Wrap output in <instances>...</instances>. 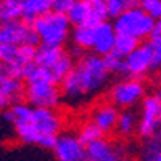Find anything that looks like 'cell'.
<instances>
[{
    "label": "cell",
    "mask_w": 161,
    "mask_h": 161,
    "mask_svg": "<svg viewBox=\"0 0 161 161\" xmlns=\"http://www.w3.org/2000/svg\"><path fill=\"white\" fill-rule=\"evenodd\" d=\"M110 77L111 71L106 66L105 57L93 52L84 53L76 60L74 68L60 82L63 100L71 106L84 103L108 86Z\"/></svg>",
    "instance_id": "cell-1"
},
{
    "label": "cell",
    "mask_w": 161,
    "mask_h": 161,
    "mask_svg": "<svg viewBox=\"0 0 161 161\" xmlns=\"http://www.w3.org/2000/svg\"><path fill=\"white\" fill-rule=\"evenodd\" d=\"M64 119L57 108L34 106L31 119L26 124L15 127L16 139L24 145H36L40 148H52L58 134L63 130Z\"/></svg>",
    "instance_id": "cell-2"
},
{
    "label": "cell",
    "mask_w": 161,
    "mask_h": 161,
    "mask_svg": "<svg viewBox=\"0 0 161 161\" xmlns=\"http://www.w3.org/2000/svg\"><path fill=\"white\" fill-rule=\"evenodd\" d=\"M36 32L39 34L40 44L63 47L68 39H71V21L66 13L50 10L44 15L37 16L32 21Z\"/></svg>",
    "instance_id": "cell-3"
},
{
    "label": "cell",
    "mask_w": 161,
    "mask_h": 161,
    "mask_svg": "<svg viewBox=\"0 0 161 161\" xmlns=\"http://www.w3.org/2000/svg\"><path fill=\"white\" fill-rule=\"evenodd\" d=\"M113 24L118 34H126L137 39L139 42H143L155 34L156 19L150 16L140 5H134L121 11L114 18Z\"/></svg>",
    "instance_id": "cell-4"
},
{
    "label": "cell",
    "mask_w": 161,
    "mask_h": 161,
    "mask_svg": "<svg viewBox=\"0 0 161 161\" xmlns=\"http://www.w3.org/2000/svg\"><path fill=\"white\" fill-rule=\"evenodd\" d=\"M147 95V86L140 77L124 76L116 80L108 89V100L114 103L119 110L136 108Z\"/></svg>",
    "instance_id": "cell-5"
},
{
    "label": "cell",
    "mask_w": 161,
    "mask_h": 161,
    "mask_svg": "<svg viewBox=\"0 0 161 161\" xmlns=\"http://www.w3.org/2000/svg\"><path fill=\"white\" fill-rule=\"evenodd\" d=\"M23 74L24 71L18 66L0 61V111H5L24 97L26 86L23 84Z\"/></svg>",
    "instance_id": "cell-6"
},
{
    "label": "cell",
    "mask_w": 161,
    "mask_h": 161,
    "mask_svg": "<svg viewBox=\"0 0 161 161\" xmlns=\"http://www.w3.org/2000/svg\"><path fill=\"white\" fill-rule=\"evenodd\" d=\"M161 129V92L147 93L140 103V116L137 126V136L148 140Z\"/></svg>",
    "instance_id": "cell-7"
},
{
    "label": "cell",
    "mask_w": 161,
    "mask_h": 161,
    "mask_svg": "<svg viewBox=\"0 0 161 161\" xmlns=\"http://www.w3.org/2000/svg\"><path fill=\"white\" fill-rule=\"evenodd\" d=\"M24 98L32 106L58 108L63 102V93L58 84L53 80H34V82H26Z\"/></svg>",
    "instance_id": "cell-8"
},
{
    "label": "cell",
    "mask_w": 161,
    "mask_h": 161,
    "mask_svg": "<svg viewBox=\"0 0 161 161\" xmlns=\"http://www.w3.org/2000/svg\"><path fill=\"white\" fill-rule=\"evenodd\" d=\"M0 42L15 45H36L40 42L32 23L26 19H16L0 24Z\"/></svg>",
    "instance_id": "cell-9"
},
{
    "label": "cell",
    "mask_w": 161,
    "mask_h": 161,
    "mask_svg": "<svg viewBox=\"0 0 161 161\" xmlns=\"http://www.w3.org/2000/svg\"><path fill=\"white\" fill-rule=\"evenodd\" d=\"M58 161H84L87 159L86 143L79 139L77 132L61 130L52 147Z\"/></svg>",
    "instance_id": "cell-10"
},
{
    "label": "cell",
    "mask_w": 161,
    "mask_h": 161,
    "mask_svg": "<svg viewBox=\"0 0 161 161\" xmlns=\"http://www.w3.org/2000/svg\"><path fill=\"white\" fill-rule=\"evenodd\" d=\"M89 161H119L129 158V148L123 142H113L100 137L86 145Z\"/></svg>",
    "instance_id": "cell-11"
},
{
    "label": "cell",
    "mask_w": 161,
    "mask_h": 161,
    "mask_svg": "<svg viewBox=\"0 0 161 161\" xmlns=\"http://www.w3.org/2000/svg\"><path fill=\"white\" fill-rule=\"evenodd\" d=\"M153 71V60H152V50L148 42L139 44L127 57H124V74L143 79Z\"/></svg>",
    "instance_id": "cell-12"
},
{
    "label": "cell",
    "mask_w": 161,
    "mask_h": 161,
    "mask_svg": "<svg viewBox=\"0 0 161 161\" xmlns=\"http://www.w3.org/2000/svg\"><path fill=\"white\" fill-rule=\"evenodd\" d=\"M66 15L73 26H95L100 21L106 19L95 7L93 0H74Z\"/></svg>",
    "instance_id": "cell-13"
},
{
    "label": "cell",
    "mask_w": 161,
    "mask_h": 161,
    "mask_svg": "<svg viewBox=\"0 0 161 161\" xmlns=\"http://www.w3.org/2000/svg\"><path fill=\"white\" fill-rule=\"evenodd\" d=\"M36 45H15L0 42V61L18 66L24 71L26 66L36 60Z\"/></svg>",
    "instance_id": "cell-14"
},
{
    "label": "cell",
    "mask_w": 161,
    "mask_h": 161,
    "mask_svg": "<svg viewBox=\"0 0 161 161\" xmlns=\"http://www.w3.org/2000/svg\"><path fill=\"white\" fill-rule=\"evenodd\" d=\"M119 113H121V110L114 103H111L110 100L108 102H100L90 110L89 119H92L106 136V134L116 132V124H118Z\"/></svg>",
    "instance_id": "cell-15"
},
{
    "label": "cell",
    "mask_w": 161,
    "mask_h": 161,
    "mask_svg": "<svg viewBox=\"0 0 161 161\" xmlns=\"http://www.w3.org/2000/svg\"><path fill=\"white\" fill-rule=\"evenodd\" d=\"M116 28L113 23H108L106 19L100 21L93 26V40H92V52L105 57L113 52L114 42H116Z\"/></svg>",
    "instance_id": "cell-16"
},
{
    "label": "cell",
    "mask_w": 161,
    "mask_h": 161,
    "mask_svg": "<svg viewBox=\"0 0 161 161\" xmlns=\"http://www.w3.org/2000/svg\"><path fill=\"white\" fill-rule=\"evenodd\" d=\"M32 110H34V106L29 102H21L19 100L16 103H13L11 106H8V108L3 111V118L13 127H18L21 124H26L31 119Z\"/></svg>",
    "instance_id": "cell-17"
},
{
    "label": "cell",
    "mask_w": 161,
    "mask_h": 161,
    "mask_svg": "<svg viewBox=\"0 0 161 161\" xmlns=\"http://www.w3.org/2000/svg\"><path fill=\"white\" fill-rule=\"evenodd\" d=\"M66 55V52L63 50V47H57V45H44L39 47L36 52V60L34 63H37L39 66H44L48 71L53 69L55 66L63 57Z\"/></svg>",
    "instance_id": "cell-18"
},
{
    "label": "cell",
    "mask_w": 161,
    "mask_h": 161,
    "mask_svg": "<svg viewBox=\"0 0 161 161\" xmlns=\"http://www.w3.org/2000/svg\"><path fill=\"white\" fill-rule=\"evenodd\" d=\"M137 126H139V116L132 108L121 110L118 124H116V134L121 139H129L137 134Z\"/></svg>",
    "instance_id": "cell-19"
},
{
    "label": "cell",
    "mask_w": 161,
    "mask_h": 161,
    "mask_svg": "<svg viewBox=\"0 0 161 161\" xmlns=\"http://www.w3.org/2000/svg\"><path fill=\"white\" fill-rule=\"evenodd\" d=\"M93 3L105 18H116L126 8L139 5V0H93Z\"/></svg>",
    "instance_id": "cell-20"
},
{
    "label": "cell",
    "mask_w": 161,
    "mask_h": 161,
    "mask_svg": "<svg viewBox=\"0 0 161 161\" xmlns=\"http://www.w3.org/2000/svg\"><path fill=\"white\" fill-rule=\"evenodd\" d=\"M23 19L32 23L37 16L52 10V0H21Z\"/></svg>",
    "instance_id": "cell-21"
},
{
    "label": "cell",
    "mask_w": 161,
    "mask_h": 161,
    "mask_svg": "<svg viewBox=\"0 0 161 161\" xmlns=\"http://www.w3.org/2000/svg\"><path fill=\"white\" fill-rule=\"evenodd\" d=\"M23 18L21 0H0V24Z\"/></svg>",
    "instance_id": "cell-22"
},
{
    "label": "cell",
    "mask_w": 161,
    "mask_h": 161,
    "mask_svg": "<svg viewBox=\"0 0 161 161\" xmlns=\"http://www.w3.org/2000/svg\"><path fill=\"white\" fill-rule=\"evenodd\" d=\"M73 45L86 50H92V40H93V26H73L71 31Z\"/></svg>",
    "instance_id": "cell-23"
},
{
    "label": "cell",
    "mask_w": 161,
    "mask_h": 161,
    "mask_svg": "<svg viewBox=\"0 0 161 161\" xmlns=\"http://www.w3.org/2000/svg\"><path fill=\"white\" fill-rule=\"evenodd\" d=\"M77 136H79L80 140L87 145V143H90V142H93V140L103 137L105 134L102 132V129H100L95 123H93L92 119H89V121L80 123V126H79V129H77Z\"/></svg>",
    "instance_id": "cell-24"
},
{
    "label": "cell",
    "mask_w": 161,
    "mask_h": 161,
    "mask_svg": "<svg viewBox=\"0 0 161 161\" xmlns=\"http://www.w3.org/2000/svg\"><path fill=\"white\" fill-rule=\"evenodd\" d=\"M140 42L137 39H134L130 36H126V34H118L116 36V42H114V48L113 52L119 53V55H123V57H127L129 53L136 48Z\"/></svg>",
    "instance_id": "cell-25"
},
{
    "label": "cell",
    "mask_w": 161,
    "mask_h": 161,
    "mask_svg": "<svg viewBox=\"0 0 161 161\" xmlns=\"http://www.w3.org/2000/svg\"><path fill=\"white\" fill-rule=\"evenodd\" d=\"M159 152H161V129H159V132L156 134V136H153L152 139L147 140V143H145V147H143V155H142V158L153 161L155 156H156Z\"/></svg>",
    "instance_id": "cell-26"
},
{
    "label": "cell",
    "mask_w": 161,
    "mask_h": 161,
    "mask_svg": "<svg viewBox=\"0 0 161 161\" xmlns=\"http://www.w3.org/2000/svg\"><path fill=\"white\" fill-rule=\"evenodd\" d=\"M148 45L152 50V60H153V71H161V36L153 34L148 40Z\"/></svg>",
    "instance_id": "cell-27"
},
{
    "label": "cell",
    "mask_w": 161,
    "mask_h": 161,
    "mask_svg": "<svg viewBox=\"0 0 161 161\" xmlns=\"http://www.w3.org/2000/svg\"><path fill=\"white\" fill-rule=\"evenodd\" d=\"M106 66L110 68L111 74H124V57L119 55L116 52H111L108 55H105Z\"/></svg>",
    "instance_id": "cell-28"
},
{
    "label": "cell",
    "mask_w": 161,
    "mask_h": 161,
    "mask_svg": "<svg viewBox=\"0 0 161 161\" xmlns=\"http://www.w3.org/2000/svg\"><path fill=\"white\" fill-rule=\"evenodd\" d=\"M139 5L156 21L161 19V0H139Z\"/></svg>",
    "instance_id": "cell-29"
},
{
    "label": "cell",
    "mask_w": 161,
    "mask_h": 161,
    "mask_svg": "<svg viewBox=\"0 0 161 161\" xmlns=\"http://www.w3.org/2000/svg\"><path fill=\"white\" fill-rule=\"evenodd\" d=\"M73 3H74V0H52V10L66 13V11L71 8Z\"/></svg>",
    "instance_id": "cell-30"
},
{
    "label": "cell",
    "mask_w": 161,
    "mask_h": 161,
    "mask_svg": "<svg viewBox=\"0 0 161 161\" xmlns=\"http://www.w3.org/2000/svg\"><path fill=\"white\" fill-rule=\"evenodd\" d=\"M155 34L156 36H161V19L156 21V28H155Z\"/></svg>",
    "instance_id": "cell-31"
},
{
    "label": "cell",
    "mask_w": 161,
    "mask_h": 161,
    "mask_svg": "<svg viewBox=\"0 0 161 161\" xmlns=\"http://www.w3.org/2000/svg\"><path fill=\"white\" fill-rule=\"evenodd\" d=\"M153 161H161V152H159V153L155 156V159H153Z\"/></svg>",
    "instance_id": "cell-32"
}]
</instances>
